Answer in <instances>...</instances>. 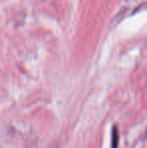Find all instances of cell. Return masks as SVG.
<instances>
[{
  "instance_id": "6da1fadb",
  "label": "cell",
  "mask_w": 147,
  "mask_h": 148,
  "mask_svg": "<svg viewBox=\"0 0 147 148\" xmlns=\"http://www.w3.org/2000/svg\"><path fill=\"white\" fill-rule=\"evenodd\" d=\"M118 138H119V134H118L117 127H114L112 132V148H118Z\"/></svg>"
}]
</instances>
